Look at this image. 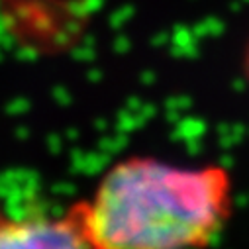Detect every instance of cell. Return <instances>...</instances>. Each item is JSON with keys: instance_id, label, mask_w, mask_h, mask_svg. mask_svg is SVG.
I'll list each match as a JSON object with an SVG mask.
<instances>
[{"instance_id": "1", "label": "cell", "mask_w": 249, "mask_h": 249, "mask_svg": "<svg viewBox=\"0 0 249 249\" xmlns=\"http://www.w3.org/2000/svg\"><path fill=\"white\" fill-rule=\"evenodd\" d=\"M235 204L222 165H175L128 157L112 165L73 214L90 249H206Z\"/></svg>"}, {"instance_id": "2", "label": "cell", "mask_w": 249, "mask_h": 249, "mask_svg": "<svg viewBox=\"0 0 249 249\" xmlns=\"http://www.w3.org/2000/svg\"><path fill=\"white\" fill-rule=\"evenodd\" d=\"M0 249H90L77 216L0 218Z\"/></svg>"}, {"instance_id": "3", "label": "cell", "mask_w": 249, "mask_h": 249, "mask_svg": "<svg viewBox=\"0 0 249 249\" xmlns=\"http://www.w3.org/2000/svg\"><path fill=\"white\" fill-rule=\"evenodd\" d=\"M241 71H243V77H245V81L249 83V39L245 41V47H243V59H241Z\"/></svg>"}]
</instances>
